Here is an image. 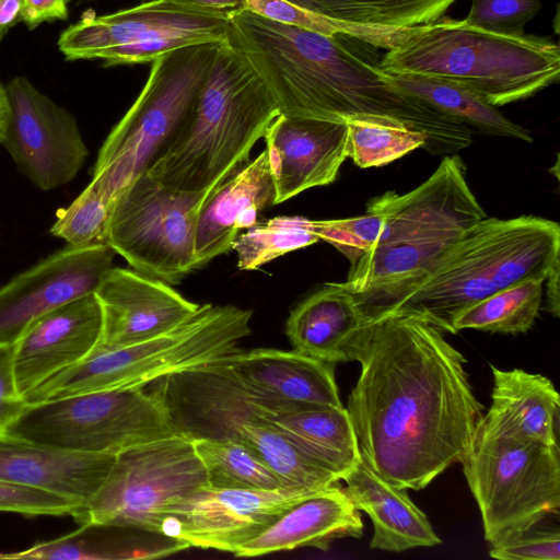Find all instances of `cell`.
I'll list each match as a JSON object with an SVG mask.
<instances>
[{
	"instance_id": "43",
	"label": "cell",
	"mask_w": 560,
	"mask_h": 560,
	"mask_svg": "<svg viewBox=\"0 0 560 560\" xmlns=\"http://www.w3.org/2000/svg\"><path fill=\"white\" fill-rule=\"evenodd\" d=\"M298 7L348 22L361 23L360 19L348 3L342 0H285ZM365 24V23H364Z\"/></svg>"
},
{
	"instance_id": "39",
	"label": "cell",
	"mask_w": 560,
	"mask_h": 560,
	"mask_svg": "<svg viewBox=\"0 0 560 560\" xmlns=\"http://www.w3.org/2000/svg\"><path fill=\"white\" fill-rule=\"evenodd\" d=\"M83 505L67 497L46 490L0 480V512L28 516H72L74 520Z\"/></svg>"
},
{
	"instance_id": "34",
	"label": "cell",
	"mask_w": 560,
	"mask_h": 560,
	"mask_svg": "<svg viewBox=\"0 0 560 560\" xmlns=\"http://www.w3.org/2000/svg\"><path fill=\"white\" fill-rule=\"evenodd\" d=\"M243 8L269 20L323 35H347L386 51L407 35L409 27H392L337 20L285 0H244Z\"/></svg>"
},
{
	"instance_id": "22",
	"label": "cell",
	"mask_w": 560,
	"mask_h": 560,
	"mask_svg": "<svg viewBox=\"0 0 560 560\" xmlns=\"http://www.w3.org/2000/svg\"><path fill=\"white\" fill-rule=\"evenodd\" d=\"M362 532L360 510L337 482L300 499L234 555L257 557L300 547L327 550L334 540L359 538Z\"/></svg>"
},
{
	"instance_id": "25",
	"label": "cell",
	"mask_w": 560,
	"mask_h": 560,
	"mask_svg": "<svg viewBox=\"0 0 560 560\" xmlns=\"http://www.w3.org/2000/svg\"><path fill=\"white\" fill-rule=\"evenodd\" d=\"M343 488L355 508L373 523L372 549L401 552L441 544L427 515L411 501L407 489L399 488L362 459L342 479Z\"/></svg>"
},
{
	"instance_id": "47",
	"label": "cell",
	"mask_w": 560,
	"mask_h": 560,
	"mask_svg": "<svg viewBox=\"0 0 560 560\" xmlns=\"http://www.w3.org/2000/svg\"><path fill=\"white\" fill-rule=\"evenodd\" d=\"M9 117V106L3 85H0V144L5 133Z\"/></svg>"
},
{
	"instance_id": "5",
	"label": "cell",
	"mask_w": 560,
	"mask_h": 560,
	"mask_svg": "<svg viewBox=\"0 0 560 560\" xmlns=\"http://www.w3.org/2000/svg\"><path fill=\"white\" fill-rule=\"evenodd\" d=\"M252 311L203 304L189 319L154 338L120 348L97 346L83 360L28 393L26 405L72 395L144 387L166 374L218 361L250 334Z\"/></svg>"
},
{
	"instance_id": "26",
	"label": "cell",
	"mask_w": 560,
	"mask_h": 560,
	"mask_svg": "<svg viewBox=\"0 0 560 560\" xmlns=\"http://www.w3.org/2000/svg\"><path fill=\"white\" fill-rule=\"evenodd\" d=\"M492 404L482 421L524 440L559 446L560 397L544 375L491 366Z\"/></svg>"
},
{
	"instance_id": "13",
	"label": "cell",
	"mask_w": 560,
	"mask_h": 560,
	"mask_svg": "<svg viewBox=\"0 0 560 560\" xmlns=\"http://www.w3.org/2000/svg\"><path fill=\"white\" fill-rule=\"evenodd\" d=\"M143 388L159 401L175 433L190 440H236L244 421L289 406L249 389L224 358L166 374Z\"/></svg>"
},
{
	"instance_id": "33",
	"label": "cell",
	"mask_w": 560,
	"mask_h": 560,
	"mask_svg": "<svg viewBox=\"0 0 560 560\" xmlns=\"http://www.w3.org/2000/svg\"><path fill=\"white\" fill-rule=\"evenodd\" d=\"M314 220L302 215H279L240 233L232 244L241 270H256L262 265L319 242Z\"/></svg>"
},
{
	"instance_id": "9",
	"label": "cell",
	"mask_w": 560,
	"mask_h": 560,
	"mask_svg": "<svg viewBox=\"0 0 560 560\" xmlns=\"http://www.w3.org/2000/svg\"><path fill=\"white\" fill-rule=\"evenodd\" d=\"M176 434L143 387L90 392L26 405L5 438L51 447L116 455Z\"/></svg>"
},
{
	"instance_id": "20",
	"label": "cell",
	"mask_w": 560,
	"mask_h": 560,
	"mask_svg": "<svg viewBox=\"0 0 560 560\" xmlns=\"http://www.w3.org/2000/svg\"><path fill=\"white\" fill-rule=\"evenodd\" d=\"M276 190L267 151L218 184L203 202L197 223L195 269L232 250L236 236L275 206Z\"/></svg>"
},
{
	"instance_id": "42",
	"label": "cell",
	"mask_w": 560,
	"mask_h": 560,
	"mask_svg": "<svg viewBox=\"0 0 560 560\" xmlns=\"http://www.w3.org/2000/svg\"><path fill=\"white\" fill-rule=\"evenodd\" d=\"M69 0H23V22L34 28L43 22L66 20Z\"/></svg>"
},
{
	"instance_id": "29",
	"label": "cell",
	"mask_w": 560,
	"mask_h": 560,
	"mask_svg": "<svg viewBox=\"0 0 560 560\" xmlns=\"http://www.w3.org/2000/svg\"><path fill=\"white\" fill-rule=\"evenodd\" d=\"M236 440L249 447L293 492L312 493L341 481L262 418L241 423L236 429Z\"/></svg>"
},
{
	"instance_id": "40",
	"label": "cell",
	"mask_w": 560,
	"mask_h": 560,
	"mask_svg": "<svg viewBox=\"0 0 560 560\" xmlns=\"http://www.w3.org/2000/svg\"><path fill=\"white\" fill-rule=\"evenodd\" d=\"M490 557L499 560H559L560 535L556 532L527 535L492 544Z\"/></svg>"
},
{
	"instance_id": "45",
	"label": "cell",
	"mask_w": 560,
	"mask_h": 560,
	"mask_svg": "<svg viewBox=\"0 0 560 560\" xmlns=\"http://www.w3.org/2000/svg\"><path fill=\"white\" fill-rule=\"evenodd\" d=\"M559 269L560 264L557 262L548 273L544 284H546L547 310L555 316L560 314L559 299Z\"/></svg>"
},
{
	"instance_id": "4",
	"label": "cell",
	"mask_w": 560,
	"mask_h": 560,
	"mask_svg": "<svg viewBox=\"0 0 560 560\" xmlns=\"http://www.w3.org/2000/svg\"><path fill=\"white\" fill-rule=\"evenodd\" d=\"M378 67L390 74L458 84L499 107L558 83L560 48L550 37L498 34L442 18L409 27Z\"/></svg>"
},
{
	"instance_id": "31",
	"label": "cell",
	"mask_w": 560,
	"mask_h": 560,
	"mask_svg": "<svg viewBox=\"0 0 560 560\" xmlns=\"http://www.w3.org/2000/svg\"><path fill=\"white\" fill-rule=\"evenodd\" d=\"M545 280L529 279L499 290L460 312L453 322L462 329L517 335L529 330L540 310Z\"/></svg>"
},
{
	"instance_id": "19",
	"label": "cell",
	"mask_w": 560,
	"mask_h": 560,
	"mask_svg": "<svg viewBox=\"0 0 560 560\" xmlns=\"http://www.w3.org/2000/svg\"><path fill=\"white\" fill-rule=\"evenodd\" d=\"M102 311L94 293L74 299L33 322L14 343L13 366L24 398L45 381L89 355L100 343Z\"/></svg>"
},
{
	"instance_id": "17",
	"label": "cell",
	"mask_w": 560,
	"mask_h": 560,
	"mask_svg": "<svg viewBox=\"0 0 560 560\" xmlns=\"http://www.w3.org/2000/svg\"><path fill=\"white\" fill-rule=\"evenodd\" d=\"M94 294L102 311L97 346L120 348L165 334L194 316L200 304L168 283L136 270L112 267Z\"/></svg>"
},
{
	"instance_id": "15",
	"label": "cell",
	"mask_w": 560,
	"mask_h": 560,
	"mask_svg": "<svg viewBox=\"0 0 560 560\" xmlns=\"http://www.w3.org/2000/svg\"><path fill=\"white\" fill-rule=\"evenodd\" d=\"M115 254L107 244L67 245L12 278L0 288V345H14L40 316L94 293Z\"/></svg>"
},
{
	"instance_id": "23",
	"label": "cell",
	"mask_w": 560,
	"mask_h": 560,
	"mask_svg": "<svg viewBox=\"0 0 560 560\" xmlns=\"http://www.w3.org/2000/svg\"><path fill=\"white\" fill-rule=\"evenodd\" d=\"M224 362L249 389L276 402L342 406L332 363L277 349L238 350Z\"/></svg>"
},
{
	"instance_id": "37",
	"label": "cell",
	"mask_w": 560,
	"mask_h": 560,
	"mask_svg": "<svg viewBox=\"0 0 560 560\" xmlns=\"http://www.w3.org/2000/svg\"><path fill=\"white\" fill-rule=\"evenodd\" d=\"M360 22L392 27L422 26L442 19L456 0H342Z\"/></svg>"
},
{
	"instance_id": "27",
	"label": "cell",
	"mask_w": 560,
	"mask_h": 560,
	"mask_svg": "<svg viewBox=\"0 0 560 560\" xmlns=\"http://www.w3.org/2000/svg\"><path fill=\"white\" fill-rule=\"evenodd\" d=\"M60 537L36 542L0 559L131 560L154 559L189 546L162 532L139 527L88 522Z\"/></svg>"
},
{
	"instance_id": "24",
	"label": "cell",
	"mask_w": 560,
	"mask_h": 560,
	"mask_svg": "<svg viewBox=\"0 0 560 560\" xmlns=\"http://www.w3.org/2000/svg\"><path fill=\"white\" fill-rule=\"evenodd\" d=\"M365 323L353 293L332 282L290 313L285 332L293 350L336 364L357 361Z\"/></svg>"
},
{
	"instance_id": "48",
	"label": "cell",
	"mask_w": 560,
	"mask_h": 560,
	"mask_svg": "<svg viewBox=\"0 0 560 560\" xmlns=\"http://www.w3.org/2000/svg\"><path fill=\"white\" fill-rule=\"evenodd\" d=\"M1 438H4V436L2 435V433H0V439H1Z\"/></svg>"
},
{
	"instance_id": "18",
	"label": "cell",
	"mask_w": 560,
	"mask_h": 560,
	"mask_svg": "<svg viewBox=\"0 0 560 560\" xmlns=\"http://www.w3.org/2000/svg\"><path fill=\"white\" fill-rule=\"evenodd\" d=\"M276 190L275 203L334 183L348 159L345 120L279 114L264 137Z\"/></svg>"
},
{
	"instance_id": "6",
	"label": "cell",
	"mask_w": 560,
	"mask_h": 560,
	"mask_svg": "<svg viewBox=\"0 0 560 560\" xmlns=\"http://www.w3.org/2000/svg\"><path fill=\"white\" fill-rule=\"evenodd\" d=\"M221 43L165 52L151 62L141 93L100 149L92 180L114 197L164 153L190 116Z\"/></svg>"
},
{
	"instance_id": "36",
	"label": "cell",
	"mask_w": 560,
	"mask_h": 560,
	"mask_svg": "<svg viewBox=\"0 0 560 560\" xmlns=\"http://www.w3.org/2000/svg\"><path fill=\"white\" fill-rule=\"evenodd\" d=\"M112 206L113 199L90 183L69 206L58 210L50 233L74 247L107 244Z\"/></svg>"
},
{
	"instance_id": "46",
	"label": "cell",
	"mask_w": 560,
	"mask_h": 560,
	"mask_svg": "<svg viewBox=\"0 0 560 560\" xmlns=\"http://www.w3.org/2000/svg\"><path fill=\"white\" fill-rule=\"evenodd\" d=\"M176 2L189 4L192 7H198L202 9L209 10H218V11H234L240 8H243L244 0H174Z\"/></svg>"
},
{
	"instance_id": "30",
	"label": "cell",
	"mask_w": 560,
	"mask_h": 560,
	"mask_svg": "<svg viewBox=\"0 0 560 560\" xmlns=\"http://www.w3.org/2000/svg\"><path fill=\"white\" fill-rule=\"evenodd\" d=\"M386 73V72H385ZM389 80L405 92L469 128L495 137L532 142L530 132L506 118L495 106L458 84L419 75L387 73Z\"/></svg>"
},
{
	"instance_id": "49",
	"label": "cell",
	"mask_w": 560,
	"mask_h": 560,
	"mask_svg": "<svg viewBox=\"0 0 560 560\" xmlns=\"http://www.w3.org/2000/svg\"><path fill=\"white\" fill-rule=\"evenodd\" d=\"M1 85V84H0Z\"/></svg>"
},
{
	"instance_id": "8",
	"label": "cell",
	"mask_w": 560,
	"mask_h": 560,
	"mask_svg": "<svg viewBox=\"0 0 560 560\" xmlns=\"http://www.w3.org/2000/svg\"><path fill=\"white\" fill-rule=\"evenodd\" d=\"M463 464L487 541L530 532L560 508L559 446L500 432L482 420Z\"/></svg>"
},
{
	"instance_id": "28",
	"label": "cell",
	"mask_w": 560,
	"mask_h": 560,
	"mask_svg": "<svg viewBox=\"0 0 560 560\" xmlns=\"http://www.w3.org/2000/svg\"><path fill=\"white\" fill-rule=\"evenodd\" d=\"M262 419L342 480L360 462L353 425L343 406L292 404Z\"/></svg>"
},
{
	"instance_id": "7",
	"label": "cell",
	"mask_w": 560,
	"mask_h": 560,
	"mask_svg": "<svg viewBox=\"0 0 560 560\" xmlns=\"http://www.w3.org/2000/svg\"><path fill=\"white\" fill-rule=\"evenodd\" d=\"M485 217L462 159L452 154L415 189L402 195L385 192L370 200L365 214L314 221V229L351 265L376 246L448 245Z\"/></svg>"
},
{
	"instance_id": "14",
	"label": "cell",
	"mask_w": 560,
	"mask_h": 560,
	"mask_svg": "<svg viewBox=\"0 0 560 560\" xmlns=\"http://www.w3.org/2000/svg\"><path fill=\"white\" fill-rule=\"evenodd\" d=\"M4 90L9 117L1 144L20 172L42 190L72 180L89 154L73 115L25 78Z\"/></svg>"
},
{
	"instance_id": "44",
	"label": "cell",
	"mask_w": 560,
	"mask_h": 560,
	"mask_svg": "<svg viewBox=\"0 0 560 560\" xmlns=\"http://www.w3.org/2000/svg\"><path fill=\"white\" fill-rule=\"evenodd\" d=\"M23 21V0H0V42L9 30Z\"/></svg>"
},
{
	"instance_id": "21",
	"label": "cell",
	"mask_w": 560,
	"mask_h": 560,
	"mask_svg": "<svg viewBox=\"0 0 560 560\" xmlns=\"http://www.w3.org/2000/svg\"><path fill=\"white\" fill-rule=\"evenodd\" d=\"M115 456L4 436L0 439V480L67 497L84 509L105 480Z\"/></svg>"
},
{
	"instance_id": "38",
	"label": "cell",
	"mask_w": 560,
	"mask_h": 560,
	"mask_svg": "<svg viewBox=\"0 0 560 560\" xmlns=\"http://www.w3.org/2000/svg\"><path fill=\"white\" fill-rule=\"evenodd\" d=\"M540 9V0H471L464 22L492 33L523 35Z\"/></svg>"
},
{
	"instance_id": "41",
	"label": "cell",
	"mask_w": 560,
	"mask_h": 560,
	"mask_svg": "<svg viewBox=\"0 0 560 560\" xmlns=\"http://www.w3.org/2000/svg\"><path fill=\"white\" fill-rule=\"evenodd\" d=\"M13 355L14 345H0V433L2 435L26 407L16 387Z\"/></svg>"
},
{
	"instance_id": "2",
	"label": "cell",
	"mask_w": 560,
	"mask_h": 560,
	"mask_svg": "<svg viewBox=\"0 0 560 560\" xmlns=\"http://www.w3.org/2000/svg\"><path fill=\"white\" fill-rule=\"evenodd\" d=\"M559 253L560 226L555 221L485 217L420 275L354 296L365 322L407 314L454 334L455 317L468 306L525 280H546Z\"/></svg>"
},
{
	"instance_id": "16",
	"label": "cell",
	"mask_w": 560,
	"mask_h": 560,
	"mask_svg": "<svg viewBox=\"0 0 560 560\" xmlns=\"http://www.w3.org/2000/svg\"><path fill=\"white\" fill-rule=\"evenodd\" d=\"M307 494L206 487L167 514L162 532L189 547L234 553Z\"/></svg>"
},
{
	"instance_id": "11",
	"label": "cell",
	"mask_w": 560,
	"mask_h": 560,
	"mask_svg": "<svg viewBox=\"0 0 560 560\" xmlns=\"http://www.w3.org/2000/svg\"><path fill=\"white\" fill-rule=\"evenodd\" d=\"M230 12L174 0H150L112 14L89 11L66 28L58 47L68 60L104 66L150 63L161 55L202 43L231 39Z\"/></svg>"
},
{
	"instance_id": "12",
	"label": "cell",
	"mask_w": 560,
	"mask_h": 560,
	"mask_svg": "<svg viewBox=\"0 0 560 560\" xmlns=\"http://www.w3.org/2000/svg\"><path fill=\"white\" fill-rule=\"evenodd\" d=\"M214 187L179 190L142 173L114 197L107 245L133 270L178 283L195 270L198 218Z\"/></svg>"
},
{
	"instance_id": "3",
	"label": "cell",
	"mask_w": 560,
	"mask_h": 560,
	"mask_svg": "<svg viewBox=\"0 0 560 560\" xmlns=\"http://www.w3.org/2000/svg\"><path fill=\"white\" fill-rule=\"evenodd\" d=\"M279 114L243 52L231 39L221 43L186 124L147 172L171 188H212L249 162L255 143Z\"/></svg>"
},
{
	"instance_id": "10",
	"label": "cell",
	"mask_w": 560,
	"mask_h": 560,
	"mask_svg": "<svg viewBox=\"0 0 560 560\" xmlns=\"http://www.w3.org/2000/svg\"><path fill=\"white\" fill-rule=\"evenodd\" d=\"M206 487L207 472L192 441L174 434L116 454L102 486L75 521L162 532L167 514Z\"/></svg>"
},
{
	"instance_id": "32",
	"label": "cell",
	"mask_w": 560,
	"mask_h": 560,
	"mask_svg": "<svg viewBox=\"0 0 560 560\" xmlns=\"http://www.w3.org/2000/svg\"><path fill=\"white\" fill-rule=\"evenodd\" d=\"M191 441L207 472L209 487L293 492L242 442L232 439Z\"/></svg>"
},
{
	"instance_id": "1",
	"label": "cell",
	"mask_w": 560,
	"mask_h": 560,
	"mask_svg": "<svg viewBox=\"0 0 560 560\" xmlns=\"http://www.w3.org/2000/svg\"><path fill=\"white\" fill-rule=\"evenodd\" d=\"M348 407L361 459L388 482L421 490L469 452L483 417L466 359L421 317L366 322Z\"/></svg>"
},
{
	"instance_id": "35",
	"label": "cell",
	"mask_w": 560,
	"mask_h": 560,
	"mask_svg": "<svg viewBox=\"0 0 560 560\" xmlns=\"http://www.w3.org/2000/svg\"><path fill=\"white\" fill-rule=\"evenodd\" d=\"M346 122L348 158L361 168L389 164L425 144L422 133L398 120L366 116Z\"/></svg>"
}]
</instances>
